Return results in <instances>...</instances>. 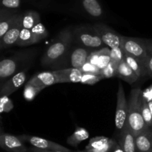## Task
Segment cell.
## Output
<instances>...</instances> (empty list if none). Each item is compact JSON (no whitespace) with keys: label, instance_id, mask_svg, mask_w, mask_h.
I'll list each match as a JSON object with an SVG mask.
<instances>
[{"label":"cell","instance_id":"36","mask_svg":"<svg viewBox=\"0 0 152 152\" xmlns=\"http://www.w3.org/2000/svg\"><path fill=\"white\" fill-rule=\"evenodd\" d=\"M145 69L146 71V75L152 77V53H149L148 59L145 64Z\"/></svg>","mask_w":152,"mask_h":152},{"label":"cell","instance_id":"32","mask_svg":"<svg viewBox=\"0 0 152 152\" xmlns=\"http://www.w3.org/2000/svg\"><path fill=\"white\" fill-rule=\"evenodd\" d=\"M123 59H124L123 52L120 47L111 49V60L120 64Z\"/></svg>","mask_w":152,"mask_h":152},{"label":"cell","instance_id":"3","mask_svg":"<svg viewBox=\"0 0 152 152\" xmlns=\"http://www.w3.org/2000/svg\"><path fill=\"white\" fill-rule=\"evenodd\" d=\"M142 91L140 88L132 89L128 101L129 112H128L127 126L133 134H137L143 132L148 127L145 125L142 114Z\"/></svg>","mask_w":152,"mask_h":152},{"label":"cell","instance_id":"19","mask_svg":"<svg viewBox=\"0 0 152 152\" xmlns=\"http://www.w3.org/2000/svg\"><path fill=\"white\" fill-rule=\"evenodd\" d=\"M18 15L19 14L11 13L6 9H1V11H0V38H1L13 26L17 19Z\"/></svg>","mask_w":152,"mask_h":152},{"label":"cell","instance_id":"24","mask_svg":"<svg viewBox=\"0 0 152 152\" xmlns=\"http://www.w3.org/2000/svg\"><path fill=\"white\" fill-rule=\"evenodd\" d=\"M31 32H32L34 44L39 42L49 35L48 31L42 22H39L37 25H35L31 29Z\"/></svg>","mask_w":152,"mask_h":152},{"label":"cell","instance_id":"34","mask_svg":"<svg viewBox=\"0 0 152 152\" xmlns=\"http://www.w3.org/2000/svg\"><path fill=\"white\" fill-rule=\"evenodd\" d=\"M80 71L83 73H91V74H100V70L96 67V65H92L89 62H86L81 68Z\"/></svg>","mask_w":152,"mask_h":152},{"label":"cell","instance_id":"26","mask_svg":"<svg viewBox=\"0 0 152 152\" xmlns=\"http://www.w3.org/2000/svg\"><path fill=\"white\" fill-rule=\"evenodd\" d=\"M43 88H38L33 86L31 85L26 83L25 86V88L23 91V96L25 99L28 102L34 100V98L43 90Z\"/></svg>","mask_w":152,"mask_h":152},{"label":"cell","instance_id":"28","mask_svg":"<svg viewBox=\"0 0 152 152\" xmlns=\"http://www.w3.org/2000/svg\"><path fill=\"white\" fill-rule=\"evenodd\" d=\"M119 65L120 64H118L117 62L111 60L109 64L100 71L101 76L103 77V79L111 78V77H116L117 68H118Z\"/></svg>","mask_w":152,"mask_h":152},{"label":"cell","instance_id":"20","mask_svg":"<svg viewBox=\"0 0 152 152\" xmlns=\"http://www.w3.org/2000/svg\"><path fill=\"white\" fill-rule=\"evenodd\" d=\"M116 77L122 79L125 82L129 84L132 85L136 83L138 80L139 77L134 72L133 70L129 67V65L126 63L125 59H123L118 65L117 71V75Z\"/></svg>","mask_w":152,"mask_h":152},{"label":"cell","instance_id":"16","mask_svg":"<svg viewBox=\"0 0 152 152\" xmlns=\"http://www.w3.org/2000/svg\"><path fill=\"white\" fill-rule=\"evenodd\" d=\"M118 143L125 152H137L135 136L127 125L120 132Z\"/></svg>","mask_w":152,"mask_h":152},{"label":"cell","instance_id":"25","mask_svg":"<svg viewBox=\"0 0 152 152\" xmlns=\"http://www.w3.org/2000/svg\"><path fill=\"white\" fill-rule=\"evenodd\" d=\"M34 44V39H33L31 30L22 28L16 45L19 47H25V46H29Z\"/></svg>","mask_w":152,"mask_h":152},{"label":"cell","instance_id":"14","mask_svg":"<svg viewBox=\"0 0 152 152\" xmlns=\"http://www.w3.org/2000/svg\"><path fill=\"white\" fill-rule=\"evenodd\" d=\"M91 50L84 47H77L72 50L70 55L71 68L80 69L86 62H88Z\"/></svg>","mask_w":152,"mask_h":152},{"label":"cell","instance_id":"31","mask_svg":"<svg viewBox=\"0 0 152 152\" xmlns=\"http://www.w3.org/2000/svg\"><path fill=\"white\" fill-rule=\"evenodd\" d=\"M1 8L6 10H13L20 7L21 0H1Z\"/></svg>","mask_w":152,"mask_h":152},{"label":"cell","instance_id":"18","mask_svg":"<svg viewBox=\"0 0 152 152\" xmlns=\"http://www.w3.org/2000/svg\"><path fill=\"white\" fill-rule=\"evenodd\" d=\"M135 143L137 152H152V128L135 135Z\"/></svg>","mask_w":152,"mask_h":152},{"label":"cell","instance_id":"17","mask_svg":"<svg viewBox=\"0 0 152 152\" xmlns=\"http://www.w3.org/2000/svg\"><path fill=\"white\" fill-rule=\"evenodd\" d=\"M83 11L93 19H101L104 16V10L99 0H80Z\"/></svg>","mask_w":152,"mask_h":152},{"label":"cell","instance_id":"37","mask_svg":"<svg viewBox=\"0 0 152 152\" xmlns=\"http://www.w3.org/2000/svg\"><path fill=\"white\" fill-rule=\"evenodd\" d=\"M142 96L147 101L152 100V85L142 91Z\"/></svg>","mask_w":152,"mask_h":152},{"label":"cell","instance_id":"38","mask_svg":"<svg viewBox=\"0 0 152 152\" xmlns=\"http://www.w3.org/2000/svg\"><path fill=\"white\" fill-rule=\"evenodd\" d=\"M144 43H145L146 48L148 50V53H152V39H144Z\"/></svg>","mask_w":152,"mask_h":152},{"label":"cell","instance_id":"2","mask_svg":"<svg viewBox=\"0 0 152 152\" xmlns=\"http://www.w3.org/2000/svg\"><path fill=\"white\" fill-rule=\"evenodd\" d=\"M35 53L34 50L19 51L10 57L3 59L0 62V84L2 86L8 79L17 73L23 71L26 65L34 59Z\"/></svg>","mask_w":152,"mask_h":152},{"label":"cell","instance_id":"9","mask_svg":"<svg viewBox=\"0 0 152 152\" xmlns=\"http://www.w3.org/2000/svg\"><path fill=\"white\" fill-rule=\"evenodd\" d=\"M22 16L23 14H19L16 22L10 29L0 38V48L1 50L9 48L12 46L16 45L21 31L22 29Z\"/></svg>","mask_w":152,"mask_h":152},{"label":"cell","instance_id":"21","mask_svg":"<svg viewBox=\"0 0 152 152\" xmlns=\"http://www.w3.org/2000/svg\"><path fill=\"white\" fill-rule=\"evenodd\" d=\"M89 136V132L86 129L77 126L74 133L67 139V143L73 147H77L82 142L87 140Z\"/></svg>","mask_w":152,"mask_h":152},{"label":"cell","instance_id":"10","mask_svg":"<svg viewBox=\"0 0 152 152\" xmlns=\"http://www.w3.org/2000/svg\"><path fill=\"white\" fill-rule=\"evenodd\" d=\"M0 146L7 152H29V148L18 136L4 133L2 131L0 134Z\"/></svg>","mask_w":152,"mask_h":152},{"label":"cell","instance_id":"42","mask_svg":"<svg viewBox=\"0 0 152 152\" xmlns=\"http://www.w3.org/2000/svg\"><path fill=\"white\" fill-rule=\"evenodd\" d=\"M78 152H87L86 151H78Z\"/></svg>","mask_w":152,"mask_h":152},{"label":"cell","instance_id":"30","mask_svg":"<svg viewBox=\"0 0 152 152\" xmlns=\"http://www.w3.org/2000/svg\"><path fill=\"white\" fill-rule=\"evenodd\" d=\"M103 77L101 74H91V73H83L80 83L86 85H94L102 80Z\"/></svg>","mask_w":152,"mask_h":152},{"label":"cell","instance_id":"6","mask_svg":"<svg viewBox=\"0 0 152 152\" xmlns=\"http://www.w3.org/2000/svg\"><path fill=\"white\" fill-rule=\"evenodd\" d=\"M128 112H129V103L126 99V93L123 85L120 83L117 94V108H116L115 114L116 129L120 132L127 125Z\"/></svg>","mask_w":152,"mask_h":152},{"label":"cell","instance_id":"29","mask_svg":"<svg viewBox=\"0 0 152 152\" xmlns=\"http://www.w3.org/2000/svg\"><path fill=\"white\" fill-rule=\"evenodd\" d=\"M142 114L143 117L144 122L147 127L152 128V115L151 111H150L149 106H148V101L142 98Z\"/></svg>","mask_w":152,"mask_h":152},{"label":"cell","instance_id":"35","mask_svg":"<svg viewBox=\"0 0 152 152\" xmlns=\"http://www.w3.org/2000/svg\"><path fill=\"white\" fill-rule=\"evenodd\" d=\"M101 54V49L99 50H96L94 51H92V53H91V55L89 56L88 59V62L92 64V65H96L98 62V59H99V56Z\"/></svg>","mask_w":152,"mask_h":152},{"label":"cell","instance_id":"12","mask_svg":"<svg viewBox=\"0 0 152 152\" xmlns=\"http://www.w3.org/2000/svg\"><path fill=\"white\" fill-rule=\"evenodd\" d=\"M117 141L107 137L99 136L90 140L86 145L87 152H111Z\"/></svg>","mask_w":152,"mask_h":152},{"label":"cell","instance_id":"11","mask_svg":"<svg viewBox=\"0 0 152 152\" xmlns=\"http://www.w3.org/2000/svg\"><path fill=\"white\" fill-rule=\"evenodd\" d=\"M27 78V68L17 73L1 86V96H9L25 83Z\"/></svg>","mask_w":152,"mask_h":152},{"label":"cell","instance_id":"27","mask_svg":"<svg viewBox=\"0 0 152 152\" xmlns=\"http://www.w3.org/2000/svg\"><path fill=\"white\" fill-rule=\"evenodd\" d=\"M110 62H111V49L105 47L101 49V54L98 59L96 67L100 71H102L109 64Z\"/></svg>","mask_w":152,"mask_h":152},{"label":"cell","instance_id":"40","mask_svg":"<svg viewBox=\"0 0 152 152\" xmlns=\"http://www.w3.org/2000/svg\"><path fill=\"white\" fill-rule=\"evenodd\" d=\"M111 152H125V151L123 149V148L120 146V144L118 143V142H116L115 145L114 146V148H113Z\"/></svg>","mask_w":152,"mask_h":152},{"label":"cell","instance_id":"13","mask_svg":"<svg viewBox=\"0 0 152 152\" xmlns=\"http://www.w3.org/2000/svg\"><path fill=\"white\" fill-rule=\"evenodd\" d=\"M27 83L35 87L45 88L48 86L56 84L58 81L54 71H45L34 76Z\"/></svg>","mask_w":152,"mask_h":152},{"label":"cell","instance_id":"4","mask_svg":"<svg viewBox=\"0 0 152 152\" xmlns=\"http://www.w3.org/2000/svg\"><path fill=\"white\" fill-rule=\"evenodd\" d=\"M73 40L82 47L88 49L99 50L105 47L93 25H86L76 27L73 30Z\"/></svg>","mask_w":152,"mask_h":152},{"label":"cell","instance_id":"15","mask_svg":"<svg viewBox=\"0 0 152 152\" xmlns=\"http://www.w3.org/2000/svg\"><path fill=\"white\" fill-rule=\"evenodd\" d=\"M57 77L58 83H80L83 73L80 69L68 68L65 69H60L54 71Z\"/></svg>","mask_w":152,"mask_h":152},{"label":"cell","instance_id":"8","mask_svg":"<svg viewBox=\"0 0 152 152\" xmlns=\"http://www.w3.org/2000/svg\"><path fill=\"white\" fill-rule=\"evenodd\" d=\"M93 26L105 46H108L111 49L120 47L122 35L117 34L114 29L105 24L96 23Z\"/></svg>","mask_w":152,"mask_h":152},{"label":"cell","instance_id":"22","mask_svg":"<svg viewBox=\"0 0 152 152\" xmlns=\"http://www.w3.org/2000/svg\"><path fill=\"white\" fill-rule=\"evenodd\" d=\"M41 22L40 16L37 12L28 10L22 16V28L31 30L35 25Z\"/></svg>","mask_w":152,"mask_h":152},{"label":"cell","instance_id":"23","mask_svg":"<svg viewBox=\"0 0 152 152\" xmlns=\"http://www.w3.org/2000/svg\"><path fill=\"white\" fill-rule=\"evenodd\" d=\"M123 56H124V59L126 63L133 70L134 72L137 75L139 78H142L145 76H147L145 68L136 59L132 57L130 55L127 54L126 53H124V52H123Z\"/></svg>","mask_w":152,"mask_h":152},{"label":"cell","instance_id":"39","mask_svg":"<svg viewBox=\"0 0 152 152\" xmlns=\"http://www.w3.org/2000/svg\"><path fill=\"white\" fill-rule=\"evenodd\" d=\"M29 152H62L59 151H52V150H45V149H39V148H29Z\"/></svg>","mask_w":152,"mask_h":152},{"label":"cell","instance_id":"33","mask_svg":"<svg viewBox=\"0 0 152 152\" xmlns=\"http://www.w3.org/2000/svg\"><path fill=\"white\" fill-rule=\"evenodd\" d=\"M13 107V103L8 96H1V113L9 112Z\"/></svg>","mask_w":152,"mask_h":152},{"label":"cell","instance_id":"7","mask_svg":"<svg viewBox=\"0 0 152 152\" xmlns=\"http://www.w3.org/2000/svg\"><path fill=\"white\" fill-rule=\"evenodd\" d=\"M18 137L22 141L31 144L33 147L39 149L52 150V151H59L62 152H72L71 149L63 146V145L58 144L53 141L48 140L44 138L39 137L37 136H32V135L22 134L19 135Z\"/></svg>","mask_w":152,"mask_h":152},{"label":"cell","instance_id":"41","mask_svg":"<svg viewBox=\"0 0 152 152\" xmlns=\"http://www.w3.org/2000/svg\"><path fill=\"white\" fill-rule=\"evenodd\" d=\"M148 106H149L150 111H151V115H152V100L151 101H148Z\"/></svg>","mask_w":152,"mask_h":152},{"label":"cell","instance_id":"5","mask_svg":"<svg viewBox=\"0 0 152 152\" xmlns=\"http://www.w3.org/2000/svg\"><path fill=\"white\" fill-rule=\"evenodd\" d=\"M120 48L124 53L136 59L145 68V64L148 59L149 53L144 43V39L122 36Z\"/></svg>","mask_w":152,"mask_h":152},{"label":"cell","instance_id":"1","mask_svg":"<svg viewBox=\"0 0 152 152\" xmlns=\"http://www.w3.org/2000/svg\"><path fill=\"white\" fill-rule=\"evenodd\" d=\"M72 40L73 31L71 27L62 30L45 52L41 59V65L45 67H52L60 62L68 53Z\"/></svg>","mask_w":152,"mask_h":152}]
</instances>
